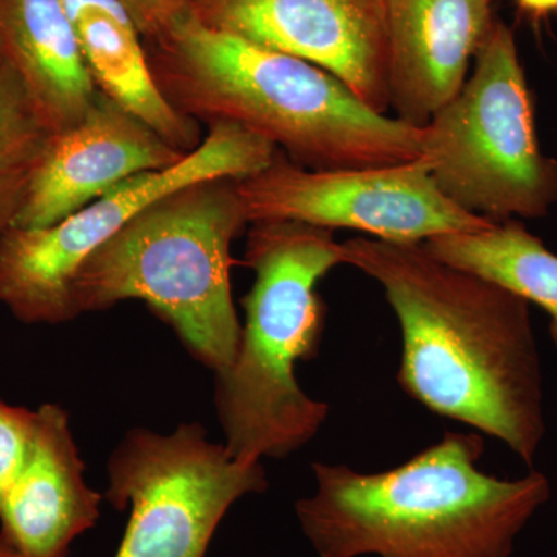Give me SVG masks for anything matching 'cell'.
I'll return each mask as SVG.
<instances>
[{
  "instance_id": "6da1fadb",
  "label": "cell",
  "mask_w": 557,
  "mask_h": 557,
  "mask_svg": "<svg viewBox=\"0 0 557 557\" xmlns=\"http://www.w3.org/2000/svg\"><path fill=\"white\" fill-rule=\"evenodd\" d=\"M343 260L383 288L403 338L398 384L437 413L500 440L533 467L545 437L531 304L435 258L424 244L351 237Z\"/></svg>"
},
{
  "instance_id": "7a4b0ae2",
  "label": "cell",
  "mask_w": 557,
  "mask_h": 557,
  "mask_svg": "<svg viewBox=\"0 0 557 557\" xmlns=\"http://www.w3.org/2000/svg\"><path fill=\"white\" fill-rule=\"evenodd\" d=\"M150 42L160 90L199 124L239 126L313 171L421 159V127L376 112L309 61L215 30L189 11Z\"/></svg>"
},
{
  "instance_id": "3957f363",
  "label": "cell",
  "mask_w": 557,
  "mask_h": 557,
  "mask_svg": "<svg viewBox=\"0 0 557 557\" xmlns=\"http://www.w3.org/2000/svg\"><path fill=\"white\" fill-rule=\"evenodd\" d=\"M483 453L479 432H446L383 472L313 463L317 491L296 516L318 557H511L552 485L537 471L486 474Z\"/></svg>"
},
{
  "instance_id": "277c9868",
  "label": "cell",
  "mask_w": 557,
  "mask_h": 557,
  "mask_svg": "<svg viewBox=\"0 0 557 557\" xmlns=\"http://www.w3.org/2000/svg\"><path fill=\"white\" fill-rule=\"evenodd\" d=\"M245 262L255 284L233 362L218 373L215 408L236 460L287 458L324 426L329 406L300 388L299 361L317 357L325 327L319 281L343 265L333 231L288 220L251 223Z\"/></svg>"
},
{
  "instance_id": "5b68a950",
  "label": "cell",
  "mask_w": 557,
  "mask_h": 557,
  "mask_svg": "<svg viewBox=\"0 0 557 557\" xmlns=\"http://www.w3.org/2000/svg\"><path fill=\"white\" fill-rule=\"evenodd\" d=\"M245 225L236 178L203 180L161 197L84 260L70 287L76 318L143 300L218 375L239 347L230 251Z\"/></svg>"
},
{
  "instance_id": "8992f818",
  "label": "cell",
  "mask_w": 557,
  "mask_h": 557,
  "mask_svg": "<svg viewBox=\"0 0 557 557\" xmlns=\"http://www.w3.org/2000/svg\"><path fill=\"white\" fill-rule=\"evenodd\" d=\"M421 160L457 207L493 220L544 218L557 205V160L539 145L515 33L493 27L463 87L421 127Z\"/></svg>"
},
{
  "instance_id": "52a82bcc",
  "label": "cell",
  "mask_w": 557,
  "mask_h": 557,
  "mask_svg": "<svg viewBox=\"0 0 557 557\" xmlns=\"http://www.w3.org/2000/svg\"><path fill=\"white\" fill-rule=\"evenodd\" d=\"M267 139L234 124H212L201 145L174 166L124 180L104 196L46 228L10 226L0 236V304L24 324L76 318L70 287L91 252L153 201L193 183L245 178L276 157Z\"/></svg>"
},
{
  "instance_id": "ba28073f",
  "label": "cell",
  "mask_w": 557,
  "mask_h": 557,
  "mask_svg": "<svg viewBox=\"0 0 557 557\" xmlns=\"http://www.w3.org/2000/svg\"><path fill=\"white\" fill-rule=\"evenodd\" d=\"M106 500L129 522L115 557H205L239 498L269 487L262 463L236 460L199 423L131 431L108 463Z\"/></svg>"
},
{
  "instance_id": "9c48e42d",
  "label": "cell",
  "mask_w": 557,
  "mask_h": 557,
  "mask_svg": "<svg viewBox=\"0 0 557 557\" xmlns=\"http://www.w3.org/2000/svg\"><path fill=\"white\" fill-rule=\"evenodd\" d=\"M248 223L288 220L358 231L372 239L423 244L442 234L474 233L493 220L453 203L423 160L391 166L313 171L284 152L265 170L236 180Z\"/></svg>"
},
{
  "instance_id": "30bf717a",
  "label": "cell",
  "mask_w": 557,
  "mask_h": 557,
  "mask_svg": "<svg viewBox=\"0 0 557 557\" xmlns=\"http://www.w3.org/2000/svg\"><path fill=\"white\" fill-rule=\"evenodd\" d=\"M201 24L327 70L387 113L384 0H190Z\"/></svg>"
},
{
  "instance_id": "8fae6325",
  "label": "cell",
  "mask_w": 557,
  "mask_h": 557,
  "mask_svg": "<svg viewBox=\"0 0 557 557\" xmlns=\"http://www.w3.org/2000/svg\"><path fill=\"white\" fill-rule=\"evenodd\" d=\"M186 156L100 91L79 123L47 141L11 226L54 225L124 180L166 170Z\"/></svg>"
},
{
  "instance_id": "7c38bea8",
  "label": "cell",
  "mask_w": 557,
  "mask_h": 557,
  "mask_svg": "<svg viewBox=\"0 0 557 557\" xmlns=\"http://www.w3.org/2000/svg\"><path fill=\"white\" fill-rule=\"evenodd\" d=\"M388 106L413 127L461 90L493 27L491 0H384Z\"/></svg>"
},
{
  "instance_id": "4fadbf2b",
  "label": "cell",
  "mask_w": 557,
  "mask_h": 557,
  "mask_svg": "<svg viewBox=\"0 0 557 557\" xmlns=\"http://www.w3.org/2000/svg\"><path fill=\"white\" fill-rule=\"evenodd\" d=\"M36 410L30 457L0 505V534L21 557H69L73 541L100 519L104 496L84 479L67 412L58 405Z\"/></svg>"
},
{
  "instance_id": "5bb4252c",
  "label": "cell",
  "mask_w": 557,
  "mask_h": 557,
  "mask_svg": "<svg viewBox=\"0 0 557 557\" xmlns=\"http://www.w3.org/2000/svg\"><path fill=\"white\" fill-rule=\"evenodd\" d=\"M0 44L50 135L86 116L100 90L61 0H0Z\"/></svg>"
},
{
  "instance_id": "9a60e30c",
  "label": "cell",
  "mask_w": 557,
  "mask_h": 557,
  "mask_svg": "<svg viewBox=\"0 0 557 557\" xmlns=\"http://www.w3.org/2000/svg\"><path fill=\"white\" fill-rule=\"evenodd\" d=\"M75 27L91 78L102 95L180 152L199 148L203 141L200 124L182 115L166 100L153 78L141 36L131 21L94 9L84 11Z\"/></svg>"
},
{
  "instance_id": "2e32d148",
  "label": "cell",
  "mask_w": 557,
  "mask_h": 557,
  "mask_svg": "<svg viewBox=\"0 0 557 557\" xmlns=\"http://www.w3.org/2000/svg\"><path fill=\"white\" fill-rule=\"evenodd\" d=\"M423 244L443 262L490 278L547 311L557 348V256L523 223L493 222L474 233L442 234Z\"/></svg>"
},
{
  "instance_id": "e0dca14e",
  "label": "cell",
  "mask_w": 557,
  "mask_h": 557,
  "mask_svg": "<svg viewBox=\"0 0 557 557\" xmlns=\"http://www.w3.org/2000/svg\"><path fill=\"white\" fill-rule=\"evenodd\" d=\"M50 137L20 76L0 61V172L32 168Z\"/></svg>"
},
{
  "instance_id": "ac0fdd59",
  "label": "cell",
  "mask_w": 557,
  "mask_h": 557,
  "mask_svg": "<svg viewBox=\"0 0 557 557\" xmlns=\"http://www.w3.org/2000/svg\"><path fill=\"white\" fill-rule=\"evenodd\" d=\"M36 424L38 410L0 401V505L27 465Z\"/></svg>"
},
{
  "instance_id": "d6986e66",
  "label": "cell",
  "mask_w": 557,
  "mask_h": 557,
  "mask_svg": "<svg viewBox=\"0 0 557 557\" xmlns=\"http://www.w3.org/2000/svg\"><path fill=\"white\" fill-rule=\"evenodd\" d=\"M143 38L156 39L189 11L190 0H119Z\"/></svg>"
},
{
  "instance_id": "ffe728a7",
  "label": "cell",
  "mask_w": 557,
  "mask_h": 557,
  "mask_svg": "<svg viewBox=\"0 0 557 557\" xmlns=\"http://www.w3.org/2000/svg\"><path fill=\"white\" fill-rule=\"evenodd\" d=\"M32 168L0 172V236L13 225L20 212L27 193Z\"/></svg>"
},
{
  "instance_id": "44dd1931",
  "label": "cell",
  "mask_w": 557,
  "mask_h": 557,
  "mask_svg": "<svg viewBox=\"0 0 557 557\" xmlns=\"http://www.w3.org/2000/svg\"><path fill=\"white\" fill-rule=\"evenodd\" d=\"M62 7L67 11L70 20L75 24L76 20L87 10H104L115 14L121 20L131 21L129 14L124 10L119 0H61ZM134 24V22H132Z\"/></svg>"
},
{
  "instance_id": "7402d4cb",
  "label": "cell",
  "mask_w": 557,
  "mask_h": 557,
  "mask_svg": "<svg viewBox=\"0 0 557 557\" xmlns=\"http://www.w3.org/2000/svg\"><path fill=\"white\" fill-rule=\"evenodd\" d=\"M520 9L534 16H545V14L557 11V0H516Z\"/></svg>"
},
{
  "instance_id": "603a6c76",
  "label": "cell",
  "mask_w": 557,
  "mask_h": 557,
  "mask_svg": "<svg viewBox=\"0 0 557 557\" xmlns=\"http://www.w3.org/2000/svg\"><path fill=\"white\" fill-rule=\"evenodd\" d=\"M0 557H21L13 545L0 534Z\"/></svg>"
},
{
  "instance_id": "cb8c5ba5",
  "label": "cell",
  "mask_w": 557,
  "mask_h": 557,
  "mask_svg": "<svg viewBox=\"0 0 557 557\" xmlns=\"http://www.w3.org/2000/svg\"><path fill=\"white\" fill-rule=\"evenodd\" d=\"M0 61H3L2 44H0Z\"/></svg>"
}]
</instances>
